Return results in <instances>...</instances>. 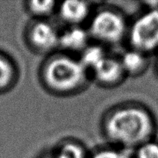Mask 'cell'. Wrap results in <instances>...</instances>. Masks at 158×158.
I'll use <instances>...</instances> for the list:
<instances>
[{
    "label": "cell",
    "mask_w": 158,
    "mask_h": 158,
    "mask_svg": "<svg viewBox=\"0 0 158 158\" xmlns=\"http://www.w3.org/2000/svg\"><path fill=\"white\" fill-rule=\"evenodd\" d=\"M56 14L66 26H83L92 15V7L89 2L66 0L58 2Z\"/></svg>",
    "instance_id": "cell-7"
},
{
    "label": "cell",
    "mask_w": 158,
    "mask_h": 158,
    "mask_svg": "<svg viewBox=\"0 0 158 158\" xmlns=\"http://www.w3.org/2000/svg\"><path fill=\"white\" fill-rule=\"evenodd\" d=\"M119 59L127 77H140L150 65V56L132 48L127 49Z\"/></svg>",
    "instance_id": "cell-9"
},
{
    "label": "cell",
    "mask_w": 158,
    "mask_h": 158,
    "mask_svg": "<svg viewBox=\"0 0 158 158\" xmlns=\"http://www.w3.org/2000/svg\"><path fill=\"white\" fill-rule=\"evenodd\" d=\"M60 34V31L49 19H33L25 30V43L34 53L48 56L59 51Z\"/></svg>",
    "instance_id": "cell-5"
},
{
    "label": "cell",
    "mask_w": 158,
    "mask_h": 158,
    "mask_svg": "<svg viewBox=\"0 0 158 158\" xmlns=\"http://www.w3.org/2000/svg\"><path fill=\"white\" fill-rule=\"evenodd\" d=\"M101 131L110 145L134 151L154 139L157 123L153 113L137 102H125L108 110L102 117Z\"/></svg>",
    "instance_id": "cell-1"
},
{
    "label": "cell",
    "mask_w": 158,
    "mask_h": 158,
    "mask_svg": "<svg viewBox=\"0 0 158 158\" xmlns=\"http://www.w3.org/2000/svg\"><path fill=\"white\" fill-rule=\"evenodd\" d=\"M155 69H156V71H157V73L158 74V53H157V60H156V63H155Z\"/></svg>",
    "instance_id": "cell-16"
},
{
    "label": "cell",
    "mask_w": 158,
    "mask_h": 158,
    "mask_svg": "<svg viewBox=\"0 0 158 158\" xmlns=\"http://www.w3.org/2000/svg\"><path fill=\"white\" fill-rule=\"evenodd\" d=\"M90 80L104 88H114L123 83L127 77L119 57L108 55L90 73Z\"/></svg>",
    "instance_id": "cell-6"
},
{
    "label": "cell",
    "mask_w": 158,
    "mask_h": 158,
    "mask_svg": "<svg viewBox=\"0 0 158 158\" xmlns=\"http://www.w3.org/2000/svg\"><path fill=\"white\" fill-rule=\"evenodd\" d=\"M107 56L105 46L95 43H89L77 57L89 73Z\"/></svg>",
    "instance_id": "cell-13"
},
{
    "label": "cell",
    "mask_w": 158,
    "mask_h": 158,
    "mask_svg": "<svg viewBox=\"0 0 158 158\" xmlns=\"http://www.w3.org/2000/svg\"><path fill=\"white\" fill-rule=\"evenodd\" d=\"M18 74L15 62L7 55L0 52V93L13 87L18 80Z\"/></svg>",
    "instance_id": "cell-11"
},
{
    "label": "cell",
    "mask_w": 158,
    "mask_h": 158,
    "mask_svg": "<svg viewBox=\"0 0 158 158\" xmlns=\"http://www.w3.org/2000/svg\"><path fill=\"white\" fill-rule=\"evenodd\" d=\"M39 77L47 92L57 97H69L84 90L91 81L89 72L78 57L57 51L46 57Z\"/></svg>",
    "instance_id": "cell-2"
},
{
    "label": "cell",
    "mask_w": 158,
    "mask_h": 158,
    "mask_svg": "<svg viewBox=\"0 0 158 158\" xmlns=\"http://www.w3.org/2000/svg\"><path fill=\"white\" fill-rule=\"evenodd\" d=\"M129 26L123 12L113 7H103L92 14L86 29L97 43L117 46L127 40Z\"/></svg>",
    "instance_id": "cell-3"
},
{
    "label": "cell",
    "mask_w": 158,
    "mask_h": 158,
    "mask_svg": "<svg viewBox=\"0 0 158 158\" xmlns=\"http://www.w3.org/2000/svg\"><path fill=\"white\" fill-rule=\"evenodd\" d=\"M91 38L87 29L83 26H66L60 32L59 51L75 56L90 43Z\"/></svg>",
    "instance_id": "cell-8"
},
{
    "label": "cell",
    "mask_w": 158,
    "mask_h": 158,
    "mask_svg": "<svg viewBox=\"0 0 158 158\" xmlns=\"http://www.w3.org/2000/svg\"><path fill=\"white\" fill-rule=\"evenodd\" d=\"M58 2L53 0H30L25 2V9L35 20H48L56 13Z\"/></svg>",
    "instance_id": "cell-12"
},
{
    "label": "cell",
    "mask_w": 158,
    "mask_h": 158,
    "mask_svg": "<svg viewBox=\"0 0 158 158\" xmlns=\"http://www.w3.org/2000/svg\"><path fill=\"white\" fill-rule=\"evenodd\" d=\"M127 41L148 56L158 53V9H148L130 23Z\"/></svg>",
    "instance_id": "cell-4"
},
{
    "label": "cell",
    "mask_w": 158,
    "mask_h": 158,
    "mask_svg": "<svg viewBox=\"0 0 158 158\" xmlns=\"http://www.w3.org/2000/svg\"><path fill=\"white\" fill-rule=\"evenodd\" d=\"M84 145L73 139L60 142L53 151L41 158H89Z\"/></svg>",
    "instance_id": "cell-10"
},
{
    "label": "cell",
    "mask_w": 158,
    "mask_h": 158,
    "mask_svg": "<svg viewBox=\"0 0 158 158\" xmlns=\"http://www.w3.org/2000/svg\"><path fill=\"white\" fill-rule=\"evenodd\" d=\"M133 158H158V140L154 138L136 148Z\"/></svg>",
    "instance_id": "cell-15"
},
{
    "label": "cell",
    "mask_w": 158,
    "mask_h": 158,
    "mask_svg": "<svg viewBox=\"0 0 158 158\" xmlns=\"http://www.w3.org/2000/svg\"><path fill=\"white\" fill-rule=\"evenodd\" d=\"M89 158H133V154L130 151L121 149L111 145L100 148L89 154Z\"/></svg>",
    "instance_id": "cell-14"
}]
</instances>
